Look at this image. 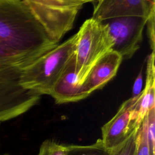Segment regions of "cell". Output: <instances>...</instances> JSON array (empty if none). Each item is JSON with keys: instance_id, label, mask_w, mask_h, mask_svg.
Segmentation results:
<instances>
[{"instance_id": "6da1fadb", "label": "cell", "mask_w": 155, "mask_h": 155, "mask_svg": "<svg viewBox=\"0 0 155 155\" xmlns=\"http://www.w3.org/2000/svg\"><path fill=\"white\" fill-rule=\"evenodd\" d=\"M0 43L28 65L59 44L23 0H0Z\"/></svg>"}, {"instance_id": "2e32d148", "label": "cell", "mask_w": 155, "mask_h": 155, "mask_svg": "<svg viewBox=\"0 0 155 155\" xmlns=\"http://www.w3.org/2000/svg\"><path fill=\"white\" fill-rule=\"evenodd\" d=\"M148 33L150 41V45L152 51H154V13L151 15L147 22Z\"/></svg>"}, {"instance_id": "d6986e66", "label": "cell", "mask_w": 155, "mask_h": 155, "mask_svg": "<svg viewBox=\"0 0 155 155\" xmlns=\"http://www.w3.org/2000/svg\"><path fill=\"white\" fill-rule=\"evenodd\" d=\"M97 1H98V0H97Z\"/></svg>"}, {"instance_id": "9c48e42d", "label": "cell", "mask_w": 155, "mask_h": 155, "mask_svg": "<svg viewBox=\"0 0 155 155\" xmlns=\"http://www.w3.org/2000/svg\"><path fill=\"white\" fill-rule=\"evenodd\" d=\"M50 95L58 104L77 102L88 96L78 77L74 54L54 84Z\"/></svg>"}, {"instance_id": "52a82bcc", "label": "cell", "mask_w": 155, "mask_h": 155, "mask_svg": "<svg viewBox=\"0 0 155 155\" xmlns=\"http://www.w3.org/2000/svg\"><path fill=\"white\" fill-rule=\"evenodd\" d=\"M147 20L140 16H120L103 21L113 39L111 51L119 53L122 59L131 58L140 47Z\"/></svg>"}, {"instance_id": "e0dca14e", "label": "cell", "mask_w": 155, "mask_h": 155, "mask_svg": "<svg viewBox=\"0 0 155 155\" xmlns=\"http://www.w3.org/2000/svg\"><path fill=\"white\" fill-rule=\"evenodd\" d=\"M142 74L140 72L138 76L137 77L133 87V95L132 96H136L138 95L142 91Z\"/></svg>"}, {"instance_id": "8fae6325", "label": "cell", "mask_w": 155, "mask_h": 155, "mask_svg": "<svg viewBox=\"0 0 155 155\" xmlns=\"http://www.w3.org/2000/svg\"><path fill=\"white\" fill-rule=\"evenodd\" d=\"M67 146V155H111V151L105 148L101 139L91 145Z\"/></svg>"}, {"instance_id": "8992f818", "label": "cell", "mask_w": 155, "mask_h": 155, "mask_svg": "<svg viewBox=\"0 0 155 155\" xmlns=\"http://www.w3.org/2000/svg\"><path fill=\"white\" fill-rule=\"evenodd\" d=\"M138 95L124 102L116 114L102 127L101 140L112 151L122 145L139 128L141 122L137 110Z\"/></svg>"}, {"instance_id": "3957f363", "label": "cell", "mask_w": 155, "mask_h": 155, "mask_svg": "<svg viewBox=\"0 0 155 155\" xmlns=\"http://www.w3.org/2000/svg\"><path fill=\"white\" fill-rule=\"evenodd\" d=\"M76 34L58 44L22 70L21 84L40 95L49 94L74 54Z\"/></svg>"}, {"instance_id": "277c9868", "label": "cell", "mask_w": 155, "mask_h": 155, "mask_svg": "<svg viewBox=\"0 0 155 155\" xmlns=\"http://www.w3.org/2000/svg\"><path fill=\"white\" fill-rule=\"evenodd\" d=\"M76 34V68L79 81L83 85L91 67L111 51L114 42L107 24L92 17L85 21Z\"/></svg>"}, {"instance_id": "4fadbf2b", "label": "cell", "mask_w": 155, "mask_h": 155, "mask_svg": "<svg viewBox=\"0 0 155 155\" xmlns=\"http://www.w3.org/2000/svg\"><path fill=\"white\" fill-rule=\"evenodd\" d=\"M67 145L53 140H46L42 143L38 155H67Z\"/></svg>"}, {"instance_id": "5b68a950", "label": "cell", "mask_w": 155, "mask_h": 155, "mask_svg": "<svg viewBox=\"0 0 155 155\" xmlns=\"http://www.w3.org/2000/svg\"><path fill=\"white\" fill-rule=\"evenodd\" d=\"M50 37L59 43L73 26L79 11L97 0H23Z\"/></svg>"}, {"instance_id": "5bb4252c", "label": "cell", "mask_w": 155, "mask_h": 155, "mask_svg": "<svg viewBox=\"0 0 155 155\" xmlns=\"http://www.w3.org/2000/svg\"><path fill=\"white\" fill-rule=\"evenodd\" d=\"M147 137L150 155H155V107L147 113Z\"/></svg>"}, {"instance_id": "ba28073f", "label": "cell", "mask_w": 155, "mask_h": 155, "mask_svg": "<svg viewBox=\"0 0 155 155\" xmlns=\"http://www.w3.org/2000/svg\"><path fill=\"white\" fill-rule=\"evenodd\" d=\"M92 18L101 22L120 16L147 19L154 13L155 0H98Z\"/></svg>"}, {"instance_id": "7a4b0ae2", "label": "cell", "mask_w": 155, "mask_h": 155, "mask_svg": "<svg viewBox=\"0 0 155 155\" xmlns=\"http://www.w3.org/2000/svg\"><path fill=\"white\" fill-rule=\"evenodd\" d=\"M28 65L0 43V121L18 117L39 102L41 95L21 84L22 70Z\"/></svg>"}, {"instance_id": "30bf717a", "label": "cell", "mask_w": 155, "mask_h": 155, "mask_svg": "<svg viewBox=\"0 0 155 155\" xmlns=\"http://www.w3.org/2000/svg\"><path fill=\"white\" fill-rule=\"evenodd\" d=\"M122 58L110 51L99 59L91 67L83 83L85 92L89 96L96 90L103 88L116 74Z\"/></svg>"}, {"instance_id": "7c38bea8", "label": "cell", "mask_w": 155, "mask_h": 155, "mask_svg": "<svg viewBox=\"0 0 155 155\" xmlns=\"http://www.w3.org/2000/svg\"><path fill=\"white\" fill-rule=\"evenodd\" d=\"M147 114L137 130L136 155H150L147 137Z\"/></svg>"}, {"instance_id": "ac0fdd59", "label": "cell", "mask_w": 155, "mask_h": 155, "mask_svg": "<svg viewBox=\"0 0 155 155\" xmlns=\"http://www.w3.org/2000/svg\"><path fill=\"white\" fill-rule=\"evenodd\" d=\"M3 155H10V154H4Z\"/></svg>"}, {"instance_id": "9a60e30c", "label": "cell", "mask_w": 155, "mask_h": 155, "mask_svg": "<svg viewBox=\"0 0 155 155\" xmlns=\"http://www.w3.org/2000/svg\"><path fill=\"white\" fill-rule=\"evenodd\" d=\"M136 133L137 130L122 145L112 151L111 155H136Z\"/></svg>"}]
</instances>
